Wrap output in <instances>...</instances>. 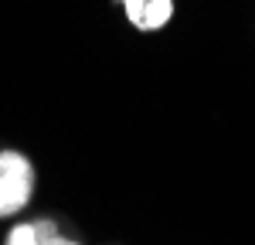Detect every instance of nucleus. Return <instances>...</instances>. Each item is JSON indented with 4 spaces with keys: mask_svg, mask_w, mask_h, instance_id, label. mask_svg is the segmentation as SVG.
<instances>
[{
    "mask_svg": "<svg viewBox=\"0 0 255 245\" xmlns=\"http://www.w3.org/2000/svg\"><path fill=\"white\" fill-rule=\"evenodd\" d=\"M3 245H79L68 239L51 218H34V222H20L7 232Z\"/></svg>",
    "mask_w": 255,
    "mask_h": 245,
    "instance_id": "obj_2",
    "label": "nucleus"
},
{
    "mask_svg": "<svg viewBox=\"0 0 255 245\" xmlns=\"http://www.w3.org/2000/svg\"><path fill=\"white\" fill-rule=\"evenodd\" d=\"M34 198V163L20 150H0V218L20 215Z\"/></svg>",
    "mask_w": 255,
    "mask_h": 245,
    "instance_id": "obj_1",
    "label": "nucleus"
},
{
    "mask_svg": "<svg viewBox=\"0 0 255 245\" xmlns=\"http://www.w3.org/2000/svg\"><path fill=\"white\" fill-rule=\"evenodd\" d=\"M136 31H160L174 17V0H119Z\"/></svg>",
    "mask_w": 255,
    "mask_h": 245,
    "instance_id": "obj_3",
    "label": "nucleus"
}]
</instances>
